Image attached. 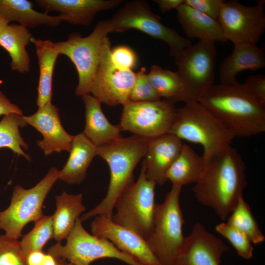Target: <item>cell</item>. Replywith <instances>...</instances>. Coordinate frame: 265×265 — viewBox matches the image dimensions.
<instances>
[{
    "label": "cell",
    "mask_w": 265,
    "mask_h": 265,
    "mask_svg": "<svg viewBox=\"0 0 265 265\" xmlns=\"http://www.w3.org/2000/svg\"><path fill=\"white\" fill-rule=\"evenodd\" d=\"M245 163L231 146L214 156L204 167L192 190L202 204L214 210L222 220L231 214L247 185Z\"/></svg>",
    "instance_id": "6da1fadb"
},
{
    "label": "cell",
    "mask_w": 265,
    "mask_h": 265,
    "mask_svg": "<svg viewBox=\"0 0 265 265\" xmlns=\"http://www.w3.org/2000/svg\"><path fill=\"white\" fill-rule=\"evenodd\" d=\"M234 136L247 137L265 131V105L249 94L242 84H212L198 100Z\"/></svg>",
    "instance_id": "7a4b0ae2"
},
{
    "label": "cell",
    "mask_w": 265,
    "mask_h": 265,
    "mask_svg": "<svg viewBox=\"0 0 265 265\" xmlns=\"http://www.w3.org/2000/svg\"><path fill=\"white\" fill-rule=\"evenodd\" d=\"M148 141V139L133 135L97 147V156L108 165L110 181L105 198L80 217L81 222L96 216L111 219L117 198L135 182L133 171L140 159L145 156Z\"/></svg>",
    "instance_id": "3957f363"
},
{
    "label": "cell",
    "mask_w": 265,
    "mask_h": 265,
    "mask_svg": "<svg viewBox=\"0 0 265 265\" xmlns=\"http://www.w3.org/2000/svg\"><path fill=\"white\" fill-rule=\"evenodd\" d=\"M180 139L199 144L204 167L216 155L231 146L234 136L221 122L198 101L177 109L168 132Z\"/></svg>",
    "instance_id": "277c9868"
},
{
    "label": "cell",
    "mask_w": 265,
    "mask_h": 265,
    "mask_svg": "<svg viewBox=\"0 0 265 265\" xmlns=\"http://www.w3.org/2000/svg\"><path fill=\"white\" fill-rule=\"evenodd\" d=\"M182 187L172 185L163 202L156 205L153 229L146 239L162 265H174L185 239L179 200Z\"/></svg>",
    "instance_id": "5b68a950"
},
{
    "label": "cell",
    "mask_w": 265,
    "mask_h": 265,
    "mask_svg": "<svg viewBox=\"0 0 265 265\" xmlns=\"http://www.w3.org/2000/svg\"><path fill=\"white\" fill-rule=\"evenodd\" d=\"M146 163L142 161L136 182L127 188L118 197L112 221L128 229L147 239L151 234L154 223L155 207V183L146 176Z\"/></svg>",
    "instance_id": "8992f818"
},
{
    "label": "cell",
    "mask_w": 265,
    "mask_h": 265,
    "mask_svg": "<svg viewBox=\"0 0 265 265\" xmlns=\"http://www.w3.org/2000/svg\"><path fill=\"white\" fill-rule=\"evenodd\" d=\"M111 32L109 20L98 22L88 36L72 33L66 41L53 43L59 54L67 56L76 67L79 82L75 89L77 96L90 94V88L98 68L105 42Z\"/></svg>",
    "instance_id": "52a82bcc"
},
{
    "label": "cell",
    "mask_w": 265,
    "mask_h": 265,
    "mask_svg": "<svg viewBox=\"0 0 265 265\" xmlns=\"http://www.w3.org/2000/svg\"><path fill=\"white\" fill-rule=\"evenodd\" d=\"M59 171L54 167L51 168L46 176L30 188L15 186L10 205L5 210L0 211V229L5 232V235L18 239L27 223L35 222L44 215L43 202L58 180Z\"/></svg>",
    "instance_id": "ba28073f"
},
{
    "label": "cell",
    "mask_w": 265,
    "mask_h": 265,
    "mask_svg": "<svg viewBox=\"0 0 265 265\" xmlns=\"http://www.w3.org/2000/svg\"><path fill=\"white\" fill-rule=\"evenodd\" d=\"M81 222L78 218L66 239V244L57 242L48 249V253L56 259L67 260L75 265H90L96 260L106 258L118 259L129 265H142L110 240L88 233Z\"/></svg>",
    "instance_id": "9c48e42d"
},
{
    "label": "cell",
    "mask_w": 265,
    "mask_h": 265,
    "mask_svg": "<svg viewBox=\"0 0 265 265\" xmlns=\"http://www.w3.org/2000/svg\"><path fill=\"white\" fill-rule=\"evenodd\" d=\"M109 21L111 32H124L134 29L165 42L170 47V54L172 56L191 45L190 40L162 24L160 17L153 12L144 0L126 3Z\"/></svg>",
    "instance_id": "30bf717a"
},
{
    "label": "cell",
    "mask_w": 265,
    "mask_h": 265,
    "mask_svg": "<svg viewBox=\"0 0 265 265\" xmlns=\"http://www.w3.org/2000/svg\"><path fill=\"white\" fill-rule=\"evenodd\" d=\"M118 124L122 131H129L148 139L168 133L177 109L165 100L150 102L127 101L123 105Z\"/></svg>",
    "instance_id": "8fae6325"
},
{
    "label": "cell",
    "mask_w": 265,
    "mask_h": 265,
    "mask_svg": "<svg viewBox=\"0 0 265 265\" xmlns=\"http://www.w3.org/2000/svg\"><path fill=\"white\" fill-rule=\"evenodd\" d=\"M216 56L215 42L199 40L174 56L178 67L177 72L194 101L213 84Z\"/></svg>",
    "instance_id": "7c38bea8"
},
{
    "label": "cell",
    "mask_w": 265,
    "mask_h": 265,
    "mask_svg": "<svg viewBox=\"0 0 265 265\" xmlns=\"http://www.w3.org/2000/svg\"><path fill=\"white\" fill-rule=\"evenodd\" d=\"M265 1L246 6L235 0H224L218 21L226 40L234 45H256L265 30Z\"/></svg>",
    "instance_id": "4fadbf2b"
},
{
    "label": "cell",
    "mask_w": 265,
    "mask_h": 265,
    "mask_svg": "<svg viewBox=\"0 0 265 265\" xmlns=\"http://www.w3.org/2000/svg\"><path fill=\"white\" fill-rule=\"evenodd\" d=\"M110 45L107 37L90 94L101 103L109 106L123 105L129 100L136 73L132 70L120 68L114 64L111 58Z\"/></svg>",
    "instance_id": "5bb4252c"
},
{
    "label": "cell",
    "mask_w": 265,
    "mask_h": 265,
    "mask_svg": "<svg viewBox=\"0 0 265 265\" xmlns=\"http://www.w3.org/2000/svg\"><path fill=\"white\" fill-rule=\"evenodd\" d=\"M229 249L220 238L197 222L185 237L174 265H220L222 255Z\"/></svg>",
    "instance_id": "9a60e30c"
},
{
    "label": "cell",
    "mask_w": 265,
    "mask_h": 265,
    "mask_svg": "<svg viewBox=\"0 0 265 265\" xmlns=\"http://www.w3.org/2000/svg\"><path fill=\"white\" fill-rule=\"evenodd\" d=\"M92 234L112 242L119 250L132 256L142 265H162L152 252L146 240L135 232L96 216L90 224Z\"/></svg>",
    "instance_id": "2e32d148"
},
{
    "label": "cell",
    "mask_w": 265,
    "mask_h": 265,
    "mask_svg": "<svg viewBox=\"0 0 265 265\" xmlns=\"http://www.w3.org/2000/svg\"><path fill=\"white\" fill-rule=\"evenodd\" d=\"M26 123L39 132L43 139L37 141V145L46 156L54 152H70L74 135L63 127L58 108L51 102L38 107L28 116H24Z\"/></svg>",
    "instance_id": "e0dca14e"
},
{
    "label": "cell",
    "mask_w": 265,
    "mask_h": 265,
    "mask_svg": "<svg viewBox=\"0 0 265 265\" xmlns=\"http://www.w3.org/2000/svg\"><path fill=\"white\" fill-rule=\"evenodd\" d=\"M122 0H36L45 13L57 12L63 22L75 25L90 26L99 12L113 9Z\"/></svg>",
    "instance_id": "ac0fdd59"
},
{
    "label": "cell",
    "mask_w": 265,
    "mask_h": 265,
    "mask_svg": "<svg viewBox=\"0 0 265 265\" xmlns=\"http://www.w3.org/2000/svg\"><path fill=\"white\" fill-rule=\"evenodd\" d=\"M183 144L181 139L170 133L148 139L144 159L146 177L156 185L164 184L167 181L166 173Z\"/></svg>",
    "instance_id": "d6986e66"
},
{
    "label": "cell",
    "mask_w": 265,
    "mask_h": 265,
    "mask_svg": "<svg viewBox=\"0 0 265 265\" xmlns=\"http://www.w3.org/2000/svg\"><path fill=\"white\" fill-rule=\"evenodd\" d=\"M85 106V127L82 133L97 147L122 137L119 126L112 124L102 109L101 103L90 94L81 96Z\"/></svg>",
    "instance_id": "ffe728a7"
},
{
    "label": "cell",
    "mask_w": 265,
    "mask_h": 265,
    "mask_svg": "<svg viewBox=\"0 0 265 265\" xmlns=\"http://www.w3.org/2000/svg\"><path fill=\"white\" fill-rule=\"evenodd\" d=\"M265 66V53L256 45H234L230 55L221 63L219 69L220 84H231L238 82L237 75L244 70H256Z\"/></svg>",
    "instance_id": "44dd1931"
},
{
    "label": "cell",
    "mask_w": 265,
    "mask_h": 265,
    "mask_svg": "<svg viewBox=\"0 0 265 265\" xmlns=\"http://www.w3.org/2000/svg\"><path fill=\"white\" fill-rule=\"evenodd\" d=\"M69 158L59 171L58 180L68 184H80L85 179L87 169L97 156V147L82 133L74 135Z\"/></svg>",
    "instance_id": "7402d4cb"
},
{
    "label": "cell",
    "mask_w": 265,
    "mask_h": 265,
    "mask_svg": "<svg viewBox=\"0 0 265 265\" xmlns=\"http://www.w3.org/2000/svg\"><path fill=\"white\" fill-rule=\"evenodd\" d=\"M177 10L179 22L188 37L214 42L227 41L218 20L194 9L185 2Z\"/></svg>",
    "instance_id": "603a6c76"
},
{
    "label": "cell",
    "mask_w": 265,
    "mask_h": 265,
    "mask_svg": "<svg viewBox=\"0 0 265 265\" xmlns=\"http://www.w3.org/2000/svg\"><path fill=\"white\" fill-rule=\"evenodd\" d=\"M28 28L19 24H8L0 34V46L11 57L10 68L21 74L28 73L30 59L26 47L31 42Z\"/></svg>",
    "instance_id": "cb8c5ba5"
},
{
    "label": "cell",
    "mask_w": 265,
    "mask_h": 265,
    "mask_svg": "<svg viewBox=\"0 0 265 265\" xmlns=\"http://www.w3.org/2000/svg\"><path fill=\"white\" fill-rule=\"evenodd\" d=\"M0 16L9 24L16 22L28 28L41 25L55 27L63 22L59 15L52 16L36 11L27 0H0Z\"/></svg>",
    "instance_id": "d4e9b609"
},
{
    "label": "cell",
    "mask_w": 265,
    "mask_h": 265,
    "mask_svg": "<svg viewBox=\"0 0 265 265\" xmlns=\"http://www.w3.org/2000/svg\"><path fill=\"white\" fill-rule=\"evenodd\" d=\"M56 210L52 216L53 238L57 242L66 239L74 227L77 219L86 211L82 194H71L63 191L55 197Z\"/></svg>",
    "instance_id": "484cf974"
},
{
    "label": "cell",
    "mask_w": 265,
    "mask_h": 265,
    "mask_svg": "<svg viewBox=\"0 0 265 265\" xmlns=\"http://www.w3.org/2000/svg\"><path fill=\"white\" fill-rule=\"evenodd\" d=\"M31 42L35 46L39 68L36 104L42 106L52 102L53 78L56 60L59 55L50 40L36 39Z\"/></svg>",
    "instance_id": "4316f807"
},
{
    "label": "cell",
    "mask_w": 265,
    "mask_h": 265,
    "mask_svg": "<svg viewBox=\"0 0 265 265\" xmlns=\"http://www.w3.org/2000/svg\"><path fill=\"white\" fill-rule=\"evenodd\" d=\"M204 168L202 157L189 145L183 144L176 159L168 169L166 178L172 184L182 186L195 183Z\"/></svg>",
    "instance_id": "83f0119b"
},
{
    "label": "cell",
    "mask_w": 265,
    "mask_h": 265,
    "mask_svg": "<svg viewBox=\"0 0 265 265\" xmlns=\"http://www.w3.org/2000/svg\"><path fill=\"white\" fill-rule=\"evenodd\" d=\"M154 88L161 98L172 103L194 101L177 72L163 69L158 65L151 66L148 74Z\"/></svg>",
    "instance_id": "f1b7e54d"
},
{
    "label": "cell",
    "mask_w": 265,
    "mask_h": 265,
    "mask_svg": "<svg viewBox=\"0 0 265 265\" xmlns=\"http://www.w3.org/2000/svg\"><path fill=\"white\" fill-rule=\"evenodd\" d=\"M26 125L23 115L12 113L4 115L0 121V149H9L30 160V156L24 151L28 149V144L20 132V129Z\"/></svg>",
    "instance_id": "f546056e"
},
{
    "label": "cell",
    "mask_w": 265,
    "mask_h": 265,
    "mask_svg": "<svg viewBox=\"0 0 265 265\" xmlns=\"http://www.w3.org/2000/svg\"><path fill=\"white\" fill-rule=\"evenodd\" d=\"M227 223L244 234L252 243L260 244L265 237L252 214L249 204L241 196L229 215Z\"/></svg>",
    "instance_id": "4dcf8cb0"
},
{
    "label": "cell",
    "mask_w": 265,
    "mask_h": 265,
    "mask_svg": "<svg viewBox=\"0 0 265 265\" xmlns=\"http://www.w3.org/2000/svg\"><path fill=\"white\" fill-rule=\"evenodd\" d=\"M32 229L22 236L20 241L22 250L27 256L30 253L42 251L46 243L53 237L52 215H43L34 222Z\"/></svg>",
    "instance_id": "1f68e13d"
},
{
    "label": "cell",
    "mask_w": 265,
    "mask_h": 265,
    "mask_svg": "<svg viewBox=\"0 0 265 265\" xmlns=\"http://www.w3.org/2000/svg\"><path fill=\"white\" fill-rule=\"evenodd\" d=\"M215 229L230 241L239 256L246 260L252 258L254 250L252 243L244 234L227 222L218 224Z\"/></svg>",
    "instance_id": "d6a6232c"
},
{
    "label": "cell",
    "mask_w": 265,
    "mask_h": 265,
    "mask_svg": "<svg viewBox=\"0 0 265 265\" xmlns=\"http://www.w3.org/2000/svg\"><path fill=\"white\" fill-rule=\"evenodd\" d=\"M0 265H27L20 241L0 235Z\"/></svg>",
    "instance_id": "836d02e7"
},
{
    "label": "cell",
    "mask_w": 265,
    "mask_h": 265,
    "mask_svg": "<svg viewBox=\"0 0 265 265\" xmlns=\"http://www.w3.org/2000/svg\"><path fill=\"white\" fill-rule=\"evenodd\" d=\"M161 98L158 94L149 79L145 67L136 73L135 82L129 96V100L133 102L158 101Z\"/></svg>",
    "instance_id": "e575fe53"
},
{
    "label": "cell",
    "mask_w": 265,
    "mask_h": 265,
    "mask_svg": "<svg viewBox=\"0 0 265 265\" xmlns=\"http://www.w3.org/2000/svg\"><path fill=\"white\" fill-rule=\"evenodd\" d=\"M110 55L114 64L120 68L132 70L137 65V54L129 46L126 45L115 46L111 49Z\"/></svg>",
    "instance_id": "d590c367"
},
{
    "label": "cell",
    "mask_w": 265,
    "mask_h": 265,
    "mask_svg": "<svg viewBox=\"0 0 265 265\" xmlns=\"http://www.w3.org/2000/svg\"><path fill=\"white\" fill-rule=\"evenodd\" d=\"M224 1V0H185L187 5L216 20Z\"/></svg>",
    "instance_id": "8d00e7d4"
},
{
    "label": "cell",
    "mask_w": 265,
    "mask_h": 265,
    "mask_svg": "<svg viewBox=\"0 0 265 265\" xmlns=\"http://www.w3.org/2000/svg\"><path fill=\"white\" fill-rule=\"evenodd\" d=\"M242 85L253 97L265 105V76L264 75L251 76Z\"/></svg>",
    "instance_id": "74e56055"
},
{
    "label": "cell",
    "mask_w": 265,
    "mask_h": 265,
    "mask_svg": "<svg viewBox=\"0 0 265 265\" xmlns=\"http://www.w3.org/2000/svg\"><path fill=\"white\" fill-rule=\"evenodd\" d=\"M12 113L23 115L20 107L12 103L10 100L0 90V117Z\"/></svg>",
    "instance_id": "f35d334b"
},
{
    "label": "cell",
    "mask_w": 265,
    "mask_h": 265,
    "mask_svg": "<svg viewBox=\"0 0 265 265\" xmlns=\"http://www.w3.org/2000/svg\"><path fill=\"white\" fill-rule=\"evenodd\" d=\"M160 9L163 12L172 9H177L185 2V0H155Z\"/></svg>",
    "instance_id": "ab89813d"
},
{
    "label": "cell",
    "mask_w": 265,
    "mask_h": 265,
    "mask_svg": "<svg viewBox=\"0 0 265 265\" xmlns=\"http://www.w3.org/2000/svg\"><path fill=\"white\" fill-rule=\"evenodd\" d=\"M45 254L42 251H36L30 253L26 256L27 265H41Z\"/></svg>",
    "instance_id": "60d3db41"
},
{
    "label": "cell",
    "mask_w": 265,
    "mask_h": 265,
    "mask_svg": "<svg viewBox=\"0 0 265 265\" xmlns=\"http://www.w3.org/2000/svg\"><path fill=\"white\" fill-rule=\"evenodd\" d=\"M41 265H57V260L49 254H46Z\"/></svg>",
    "instance_id": "b9f144b4"
},
{
    "label": "cell",
    "mask_w": 265,
    "mask_h": 265,
    "mask_svg": "<svg viewBox=\"0 0 265 265\" xmlns=\"http://www.w3.org/2000/svg\"><path fill=\"white\" fill-rule=\"evenodd\" d=\"M8 24V22L0 16V34Z\"/></svg>",
    "instance_id": "7bdbcfd3"
},
{
    "label": "cell",
    "mask_w": 265,
    "mask_h": 265,
    "mask_svg": "<svg viewBox=\"0 0 265 265\" xmlns=\"http://www.w3.org/2000/svg\"><path fill=\"white\" fill-rule=\"evenodd\" d=\"M57 260V265H75L70 262L67 263L65 260L60 259H56Z\"/></svg>",
    "instance_id": "ee69618b"
}]
</instances>
